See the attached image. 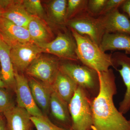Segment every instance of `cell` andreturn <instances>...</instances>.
<instances>
[{
    "label": "cell",
    "instance_id": "1",
    "mask_svg": "<svg viewBox=\"0 0 130 130\" xmlns=\"http://www.w3.org/2000/svg\"><path fill=\"white\" fill-rule=\"evenodd\" d=\"M100 90L92 100L93 125L91 130H130L127 119L115 105L113 96L117 93L116 77L113 71L98 72Z\"/></svg>",
    "mask_w": 130,
    "mask_h": 130
},
{
    "label": "cell",
    "instance_id": "2",
    "mask_svg": "<svg viewBox=\"0 0 130 130\" xmlns=\"http://www.w3.org/2000/svg\"><path fill=\"white\" fill-rule=\"evenodd\" d=\"M71 31L76 44L77 56L83 65L97 72L106 71L113 67L111 54L103 51L88 37L79 35L72 29Z\"/></svg>",
    "mask_w": 130,
    "mask_h": 130
},
{
    "label": "cell",
    "instance_id": "3",
    "mask_svg": "<svg viewBox=\"0 0 130 130\" xmlns=\"http://www.w3.org/2000/svg\"><path fill=\"white\" fill-rule=\"evenodd\" d=\"M92 100L85 91L78 87L68 104L72 130H91L93 123Z\"/></svg>",
    "mask_w": 130,
    "mask_h": 130
},
{
    "label": "cell",
    "instance_id": "4",
    "mask_svg": "<svg viewBox=\"0 0 130 130\" xmlns=\"http://www.w3.org/2000/svg\"><path fill=\"white\" fill-rule=\"evenodd\" d=\"M60 70L70 77L92 99L98 94L100 82L97 72L84 65L73 62L61 63Z\"/></svg>",
    "mask_w": 130,
    "mask_h": 130
},
{
    "label": "cell",
    "instance_id": "5",
    "mask_svg": "<svg viewBox=\"0 0 130 130\" xmlns=\"http://www.w3.org/2000/svg\"><path fill=\"white\" fill-rule=\"evenodd\" d=\"M66 25L79 35L88 37L99 46L106 33L99 18H96L87 12L68 21Z\"/></svg>",
    "mask_w": 130,
    "mask_h": 130
},
{
    "label": "cell",
    "instance_id": "6",
    "mask_svg": "<svg viewBox=\"0 0 130 130\" xmlns=\"http://www.w3.org/2000/svg\"><path fill=\"white\" fill-rule=\"evenodd\" d=\"M59 58L40 56L26 70L30 77L52 86L60 70Z\"/></svg>",
    "mask_w": 130,
    "mask_h": 130
},
{
    "label": "cell",
    "instance_id": "7",
    "mask_svg": "<svg viewBox=\"0 0 130 130\" xmlns=\"http://www.w3.org/2000/svg\"><path fill=\"white\" fill-rule=\"evenodd\" d=\"M42 53L52 54L60 59L79 61L76 53V44L73 36L66 32H60L51 41L39 46Z\"/></svg>",
    "mask_w": 130,
    "mask_h": 130
},
{
    "label": "cell",
    "instance_id": "8",
    "mask_svg": "<svg viewBox=\"0 0 130 130\" xmlns=\"http://www.w3.org/2000/svg\"><path fill=\"white\" fill-rule=\"evenodd\" d=\"M15 71V88L17 106L25 109L32 116L44 115L35 103L28 79L17 70Z\"/></svg>",
    "mask_w": 130,
    "mask_h": 130
},
{
    "label": "cell",
    "instance_id": "9",
    "mask_svg": "<svg viewBox=\"0 0 130 130\" xmlns=\"http://www.w3.org/2000/svg\"><path fill=\"white\" fill-rule=\"evenodd\" d=\"M10 47L14 69L19 72H25L30 64L42 53V49L32 43L16 44Z\"/></svg>",
    "mask_w": 130,
    "mask_h": 130
},
{
    "label": "cell",
    "instance_id": "10",
    "mask_svg": "<svg viewBox=\"0 0 130 130\" xmlns=\"http://www.w3.org/2000/svg\"><path fill=\"white\" fill-rule=\"evenodd\" d=\"M114 67L117 69L121 75L125 85L126 90L123 100L120 103L119 110L123 114L128 113L130 110V57L125 53L115 52L113 54Z\"/></svg>",
    "mask_w": 130,
    "mask_h": 130
},
{
    "label": "cell",
    "instance_id": "11",
    "mask_svg": "<svg viewBox=\"0 0 130 130\" xmlns=\"http://www.w3.org/2000/svg\"><path fill=\"white\" fill-rule=\"evenodd\" d=\"M1 17L24 28H28L32 16L24 7L23 1H0Z\"/></svg>",
    "mask_w": 130,
    "mask_h": 130
},
{
    "label": "cell",
    "instance_id": "12",
    "mask_svg": "<svg viewBox=\"0 0 130 130\" xmlns=\"http://www.w3.org/2000/svg\"><path fill=\"white\" fill-rule=\"evenodd\" d=\"M0 35L9 47L32 43L27 28L16 25L2 17H0Z\"/></svg>",
    "mask_w": 130,
    "mask_h": 130
},
{
    "label": "cell",
    "instance_id": "13",
    "mask_svg": "<svg viewBox=\"0 0 130 130\" xmlns=\"http://www.w3.org/2000/svg\"><path fill=\"white\" fill-rule=\"evenodd\" d=\"M98 18L105 33H124L130 36V20L118 9Z\"/></svg>",
    "mask_w": 130,
    "mask_h": 130
},
{
    "label": "cell",
    "instance_id": "14",
    "mask_svg": "<svg viewBox=\"0 0 130 130\" xmlns=\"http://www.w3.org/2000/svg\"><path fill=\"white\" fill-rule=\"evenodd\" d=\"M50 111L56 125L66 129H72V121L68 104L54 91L50 98Z\"/></svg>",
    "mask_w": 130,
    "mask_h": 130
},
{
    "label": "cell",
    "instance_id": "15",
    "mask_svg": "<svg viewBox=\"0 0 130 130\" xmlns=\"http://www.w3.org/2000/svg\"><path fill=\"white\" fill-rule=\"evenodd\" d=\"M33 99L44 115L50 111V98L53 90L52 86L30 77L28 79Z\"/></svg>",
    "mask_w": 130,
    "mask_h": 130
},
{
    "label": "cell",
    "instance_id": "16",
    "mask_svg": "<svg viewBox=\"0 0 130 130\" xmlns=\"http://www.w3.org/2000/svg\"><path fill=\"white\" fill-rule=\"evenodd\" d=\"M0 78L7 88L14 91L15 71L10 55V47L2 40H0Z\"/></svg>",
    "mask_w": 130,
    "mask_h": 130
},
{
    "label": "cell",
    "instance_id": "17",
    "mask_svg": "<svg viewBox=\"0 0 130 130\" xmlns=\"http://www.w3.org/2000/svg\"><path fill=\"white\" fill-rule=\"evenodd\" d=\"M3 114L7 130H30L32 127L31 116L24 108L15 106Z\"/></svg>",
    "mask_w": 130,
    "mask_h": 130
},
{
    "label": "cell",
    "instance_id": "18",
    "mask_svg": "<svg viewBox=\"0 0 130 130\" xmlns=\"http://www.w3.org/2000/svg\"><path fill=\"white\" fill-rule=\"evenodd\" d=\"M27 29L32 42L38 46L53 40L51 30L43 19L32 16Z\"/></svg>",
    "mask_w": 130,
    "mask_h": 130
},
{
    "label": "cell",
    "instance_id": "19",
    "mask_svg": "<svg viewBox=\"0 0 130 130\" xmlns=\"http://www.w3.org/2000/svg\"><path fill=\"white\" fill-rule=\"evenodd\" d=\"M100 46L105 52L123 50L130 55V36L124 33H106Z\"/></svg>",
    "mask_w": 130,
    "mask_h": 130
},
{
    "label": "cell",
    "instance_id": "20",
    "mask_svg": "<svg viewBox=\"0 0 130 130\" xmlns=\"http://www.w3.org/2000/svg\"><path fill=\"white\" fill-rule=\"evenodd\" d=\"M52 87L55 93L69 104L78 86L70 77L60 70Z\"/></svg>",
    "mask_w": 130,
    "mask_h": 130
},
{
    "label": "cell",
    "instance_id": "21",
    "mask_svg": "<svg viewBox=\"0 0 130 130\" xmlns=\"http://www.w3.org/2000/svg\"><path fill=\"white\" fill-rule=\"evenodd\" d=\"M67 5V0H54L50 3V15L55 23L60 25L66 24Z\"/></svg>",
    "mask_w": 130,
    "mask_h": 130
},
{
    "label": "cell",
    "instance_id": "22",
    "mask_svg": "<svg viewBox=\"0 0 130 130\" xmlns=\"http://www.w3.org/2000/svg\"><path fill=\"white\" fill-rule=\"evenodd\" d=\"M88 0H68L66 11L67 22L79 15L87 12Z\"/></svg>",
    "mask_w": 130,
    "mask_h": 130
},
{
    "label": "cell",
    "instance_id": "23",
    "mask_svg": "<svg viewBox=\"0 0 130 130\" xmlns=\"http://www.w3.org/2000/svg\"><path fill=\"white\" fill-rule=\"evenodd\" d=\"M31 122L37 130H72L66 129L58 126L53 123L47 115L31 116Z\"/></svg>",
    "mask_w": 130,
    "mask_h": 130
},
{
    "label": "cell",
    "instance_id": "24",
    "mask_svg": "<svg viewBox=\"0 0 130 130\" xmlns=\"http://www.w3.org/2000/svg\"><path fill=\"white\" fill-rule=\"evenodd\" d=\"M23 4L26 11L30 15L43 20L45 17V13L41 1L24 0L23 1Z\"/></svg>",
    "mask_w": 130,
    "mask_h": 130
},
{
    "label": "cell",
    "instance_id": "25",
    "mask_svg": "<svg viewBox=\"0 0 130 130\" xmlns=\"http://www.w3.org/2000/svg\"><path fill=\"white\" fill-rule=\"evenodd\" d=\"M5 89L0 88V113H3L15 106L11 96Z\"/></svg>",
    "mask_w": 130,
    "mask_h": 130
},
{
    "label": "cell",
    "instance_id": "26",
    "mask_svg": "<svg viewBox=\"0 0 130 130\" xmlns=\"http://www.w3.org/2000/svg\"><path fill=\"white\" fill-rule=\"evenodd\" d=\"M107 0H89L87 5V12L95 17L100 16Z\"/></svg>",
    "mask_w": 130,
    "mask_h": 130
},
{
    "label": "cell",
    "instance_id": "27",
    "mask_svg": "<svg viewBox=\"0 0 130 130\" xmlns=\"http://www.w3.org/2000/svg\"><path fill=\"white\" fill-rule=\"evenodd\" d=\"M125 1V0H107L100 16H103L115 9H118V8L121 6Z\"/></svg>",
    "mask_w": 130,
    "mask_h": 130
},
{
    "label": "cell",
    "instance_id": "28",
    "mask_svg": "<svg viewBox=\"0 0 130 130\" xmlns=\"http://www.w3.org/2000/svg\"><path fill=\"white\" fill-rule=\"evenodd\" d=\"M121 7L123 11L128 14L130 18V0H125Z\"/></svg>",
    "mask_w": 130,
    "mask_h": 130
},
{
    "label": "cell",
    "instance_id": "29",
    "mask_svg": "<svg viewBox=\"0 0 130 130\" xmlns=\"http://www.w3.org/2000/svg\"><path fill=\"white\" fill-rule=\"evenodd\" d=\"M0 130H7L6 122L0 116Z\"/></svg>",
    "mask_w": 130,
    "mask_h": 130
},
{
    "label": "cell",
    "instance_id": "30",
    "mask_svg": "<svg viewBox=\"0 0 130 130\" xmlns=\"http://www.w3.org/2000/svg\"><path fill=\"white\" fill-rule=\"evenodd\" d=\"M0 88H6L7 86H6L5 83H4L2 79H1L0 78Z\"/></svg>",
    "mask_w": 130,
    "mask_h": 130
},
{
    "label": "cell",
    "instance_id": "31",
    "mask_svg": "<svg viewBox=\"0 0 130 130\" xmlns=\"http://www.w3.org/2000/svg\"><path fill=\"white\" fill-rule=\"evenodd\" d=\"M2 40V39L1 37V35H0V40Z\"/></svg>",
    "mask_w": 130,
    "mask_h": 130
},
{
    "label": "cell",
    "instance_id": "32",
    "mask_svg": "<svg viewBox=\"0 0 130 130\" xmlns=\"http://www.w3.org/2000/svg\"><path fill=\"white\" fill-rule=\"evenodd\" d=\"M1 9H0V17H1Z\"/></svg>",
    "mask_w": 130,
    "mask_h": 130
},
{
    "label": "cell",
    "instance_id": "33",
    "mask_svg": "<svg viewBox=\"0 0 130 130\" xmlns=\"http://www.w3.org/2000/svg\"><path fill=\"white\" fill-rule=\"evenodd\" d=\"M30 130H32V128H31V129H30Z\"/></svg>",
    "mask_w": 130,
    "mask_h": 130
}]
</instances>
